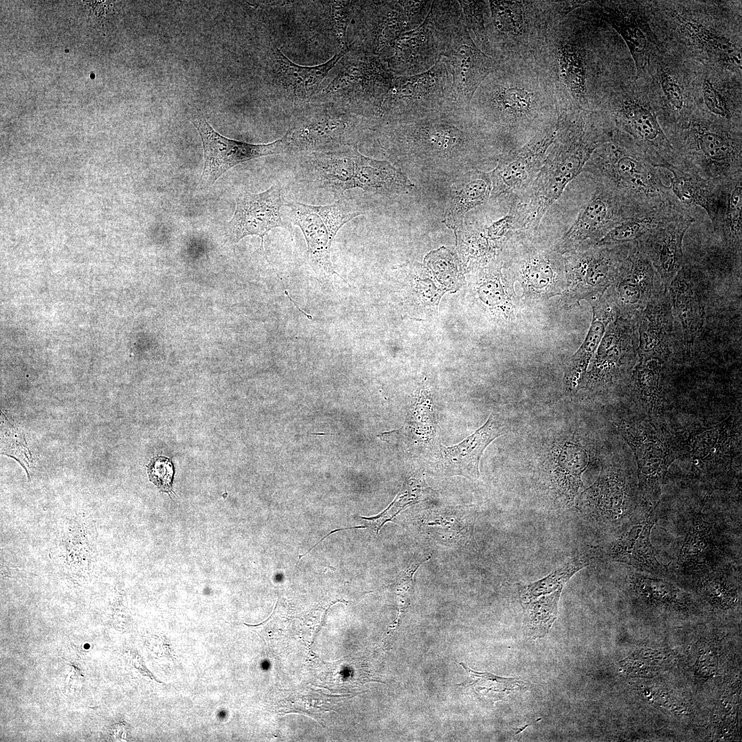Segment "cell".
<instances>
[{
	"mask_svg": "<svg viewBox=\"0 0 742 742\" xmlns=\"http://www.w3.org/2000/svg\"><path fill=\"white\" fill-rule=\"evenodd\" d=\"M589 303L593 312L590 327L583 342L570 360L563 377L564 385L570 391L578 387L608 325L616 317L604 295Z\"/></svg>",
	"mask_w": 742,
	"mask_h": 742,
	"instance_id": "ab89813d",
	"label": "cell"
},
{
	"mask_svg": "<svg viewBox=\"0 0 742 742\" xmlns=\"http://www.w3.org/2000/svg\"><path fill=\"white\" fill-rule=\"evenodd\" d=\"M587 175L589 183L587 196L580 204L576 217L566 230L556 236H552L556 248L563 255L596 245L620 223L637 214L647 212Z\"/></svg>",
	"mask_w": 742,
	"mask_h": 742,
	"instance_id": "9a60e30c",
	"label": "cell"
},
{
	"mask_svg": "<svg viewBox=\"0 0 742 742\" xmlns=\"http://www.w3.org/2000/svg\"><path fill=\"white\" fill-rule=\"evenodd\" d=\"M559 128L558 122L537 134L524 146L501 156L489 174L491 199H518L531 186L542 166Z\"/></svg>",
	"mask_w": 742,
	"mask_h": 742,
	"instance_id": "cb8c5ba5",
	"label": "cell"
},
{
	"mask_svg": "<svg viewBox=\"0 0 742 742\" xmlns=\"http://www.w3.org/2000/svg\"><path fill=\"white\" fill-rule=\"evenodd\" d=\"M376 120L340 105L314 101L298 108L284 135L285 154L301 156L314 152L357 146L362 134Z\"/></svg>",
	"mask_w": 742,
	"mask_h": 742,
	"instance_id": "30bf717a",
	"label": "cell"
},
{
	"mask_svg": "<svg viewBox=\"0 0 742 742\" xmlns=\"http://www.w3.org/2000/svg\"><path fill=\"white\" fill-rule=\"evenodd\" d=\"M283 205L279 184L258 194L239 193L234 215L227 227L230 239L236 243L247 236L255 235L261 238L262 245L265 236L276 227L286 229L293 236L291 224L282 216Z\"/></svg>",
	"mask_w": 742,
	"mask_h": 742,
	"instance_id": "83f0119b",
	"label": "cell"
},
{
	"mask_svg": "<svg viewBox=\"0 0 742 742\" xmlns=\"http://www.w3.org/2000/svg\"><path fill=\"white\" fill-rule=\"evenodd\" d=\"M465 670L467 678L456 684L471 688L480 698L495 702L504 699L508 695L523 690L526 683L518 678L503 677L490 673L477 672L470 668L465 663L458 662Z\"/></svg>",
	"mask_w": 742,
	"mask_h": 742,
	"instance_id": "f6af8a7d",
	"label": "cell"
},
{
	"mask_svg": "<svg viewBox=\"0 0 742 742\" xmlns=\"http://www.w3.org/2000/svg\"><path fill=\"white\" fill-rule=\"evenodd\" d=\"M682 27L689 37L715 54L723 62L741 68V49L728 39L714 34L703 25L696 23L684 22Z\"/></svg>",
	"mask_w": 742,
	"mask_h": 742,
	"instance_id": "bcb514c9",
	"label": "cell"
},
{
	"mask_svg": "<svg viewBox=\"0 0 742 742\" xmlns=\"http://www.w3.org/2000/svg\"><path fill=\"white\" fill-rule=\"evenodd\" d=\"M348 49H340L332 58L315 66L293 63L278 48L273 55L274 82L286 102L302 107L313 100L329 71L339 62Z\"/></svg>",
	"mask_w": 742,
	"mask_h": 742,
	"instance_id": "e575fe53",
	"label": "cell"
},
{
	"mask_svg": "<svg viewBox=\"0 0 742 742\" xmlns=\"http://www.w3.org/2000/svg\"><path fill=\"white\" fill-rule=\"evenodd\" d=\"M611 123L589 111L559 116V128L542 166L528 189L517 199L526 230H537L546 213L583 172L594 151L609 142Z\"/></svg>",
	"mask_w": 742,
	"mask_h": 742,
	"instance_id": "7a4b0ae2",
	"label": "cell"
},
{
	"mask_svg": "<svg viewBox=\"0 0 742 742\" xmlns=\"http://www.w3.org/2000/svg\"><path fill=\"white\" fill-rule=\"evenodd\" d=\"M681 139L677 164L703 178L723 185L742 172L741 137L727 128L697 123Z\"/></svg>",
	"mask_w": 742,
	"mask_h": 742,
	"instance_id": "2e32d148",
	"label": "cell"
},
{
	"mask_svg": "<svg viewBox=\"0 0 742 742\" xmlns=\"http://www.w3.org/2000/svg\"><path fill=\"white\" fill-rule=\"evenodd\" d=\"M662 89L664 93L677 110L679 111L683 107L684 99L681 88L674 79L668 73H663L660 79Z\"/></svg>",
	"mask_w": 742,
	"mask_h": 742,
	"instance_id": "f5cc1de1",
	"label": "cell"
},
{
	"mask_svg": "<svg viewBox=\"0 0 742 742\" xmlns=\"http://www.w3.org/2000/svg\"><path fill=\"white\" fill-rule=\"evenodd\" d=\"M662 284L650 261L633 243L604 296L616 316L636 321Z\"/></svg>",
	"mask_w": 742,
	"mask_h": 742,
	"instance_id": "484cf974",
	"label": "cell"
},
{
	"mask_svg": "<svg viewBox=\"0 0 742 742\" xmlns=\"http://www.w3.org/2000/svg\"><path fill=\"white\" fill-rule=\"evenodd\" d=\"M594 13L609 24L624 39L634 60L638 72L644 65L647 40L644 34L625 10L611 2L597 3Z\"/></svg>",
	"mask_w": 742,
	"mask_h": 742,
	"instance_id": "ee69618b",
	"label": "cell"
},
{
	"mask_svg": "<svg viewBox=\"0 0 742 742\" xmlns=\"http://www.w3.org/2000/svg\"><path fill=\"white\" fill-rule=\"evenodd\" d=\"M636 321L616 316L608 325L578 385L591 394L622 393L637 363Z\"/></svg>",
	"mask_w": 742,
	"mask_h": 742,
	"instance_id": "e0dca14e",
	"label": "cell"
},
{
	"mask_svg": "<svg viewBox=\"0 0 742 742\" xmlns=\"http://www.w3.org/2000/svg\"><path fill=\"white\" fill-rule=\"evenodd\" d=\"M441 60L449 76L455 104L469 107L480 84L501 65L473 42L464 20L453 30Z\"/></svg>",
	"mask_w": 742,
	"mask_h": 742,
	"instance_id": "603a6c76",
	"label": "cell"
},
{
	"mask_svg": "<svg viewBox=\"0 0 742 742\" xmlns=\"http://www.w3.org/2000/svg\"><path fill=\"white\" fill-rule=\"evenodd\" d=\"M1 454L16 459L25 469L28 479L32 468V457L27 447L24 434L9 420L2 424Z\"/></svg>",
	"mask_w": 742,
	"mask_h": 742,
	"instance_id": "681fc988",
	"label": "cell"
},
{
	"mask_svg": "<svg viewBox=\"0 0 742 742\" xmlns=\"http://www.w3.org/2000/svg\"><path fill=\"white\" fill-rule=\"evenodd\" d=\"M291 224L302 230L307 244V258L315 273L328 279L337 273L330 259V247L347 222L362 214L353 210L344 196L326 205L292 201L285 204Z\"/></svg>",
	"mask_w": 742,
	"mask_h": 742,
	"instance_id": "44dd1931",
	"label": "cell"
},
{
	"mask_svg": "<svg viewBox=\"0 0 742 742\" xmlns=\"http://www.w3.org/2000/svg\"><path fill=\"white\" fill-rule=\"evenodd\" d=\"M502 265L526 308L561 297L565 291L564 256L539 228L518 232L506 248Z\"/></svg>",
	"mask_w": 742,
	"mask_h": 742,
	"instance_id": "ba28073f",
	"label": "cell"
},
{
	"mask_svg": "<svg viewBox=\"0 0 742 742\" xmlns=\"http://www.w3.org/2000/svg\"><path fill=\"white\" fill-rule=\"evenodd\" d=\"M741 416L732 414L710 427L685 430L684 452L681 459L689 462L690 478L713 486L732 468L741 456Z\"/></svg>",
	"mask_w": 742,
	"mask_h": 742,
	"instance_id": "d6986e66",
	"label": "cell"
},
{
	"mask_svg": "<svg viewBox=\"0 0 742 742\" xmlns=\"http://www.w3.org/2000/svg\"><path fill=\"white\" fill-rule=\"evenodd\" d=\"M693 213L680 205H665L639 214L624 221L608 232L597 245H614L636 243L653 229Z\"/></svg>",
	"mask_w": 742,
	"mask_h": 742,
	"instance_id": "60d3db41",
	"label": "cell"
},
{
	"mask_svg": "<svg viewBox=\"0 0 742 742\" xmlns=\"http://www.w3.org/2000/svg\"><path fill=\"white\" fill-rule=\"evenodd\" d=\"M716 270L690 259L684 263L668 289L673 315L677 364L699 361L709 348V283Z\"/></svg>",
	"mask_w": 742,
	"mask_h": 742,
	"instance_id": "9c48e42d",
	"label": "cell"
},
{
	"mask_svg": "<svg viewBox=\"0 0 742 742\" xmlns=\"http://www.w3.org/2000/svg\"><path fill=\"white\" fill-rule=\"evenodd\" d=\"M192 123L198 131L204 151V166L198 186L208 189L226 171L243 162L263 156L285 154L284 137L268 144H254L224 137L203 118Z\"/></svg>",
	"mask_w": 742,
	"mask_h": 742,
	"instance_id": "d4e9b609",
	"label": "cell"
},
{
	"mask_svg": "<svg viewBox=\"0 0 742 742\" xmlns=\"http://www.w3.org/2000/svg\"><path fill=\"white\" fill-rule=\"evenodd\" d=\"M638 358H655L676 364L673 315L668 289L655 291L636 321Z\"/></svg>",
	"mask_w": 742,
	"mask_h": 742,
	"instance_id": "4dcf8cb0",
	"label": "cell"
},
{
	"mask_svg": "<svg viewBox=\"0 0 742 742\" xmlns=\"http://www.w3.org/2000/svg\"><path fill=\"white\" fill-rule=\"evenodd\" d=\"M665 170L670 172L669 186L679 203L691 212L693 207H701L715 230L723 207L726 183L710 181L678 164Z\"/></svg>",
	"mask_w": 742,
	"mask_h": 742,
	"instance_id": "8d00e7d4",
	"label": "cell"
},
{
	"mask_svg": "<svg viewBox=\"0 0 742 742\" xmlns=\"http://www.w3.org/2000/svg\"><path fill=\"white\" fill-rule=\"evenodd\" d=\"M674 364L655 358H638L623 391L633 402L632 413L666 418V393Z\"/></svg>",
	"mask_w": 742,
	"mask_h": 742,
	"instance_id": "836d02e7",
	"label": "cell"
},
{
	"mask_svg": "<svg viewBox=\"0 0 742 742\" xmlns=\"http://www.w3.org/2000/svg\"><path fill=\"white\" fill-rule=\"evenodd\" d=\"M588 565L587 561L572 559L537 581L519 585L526 631L531 639L543 638L549 632L557 618L563 587L577 572Z\"/></svg>",
	"mask_w": 742,
	"mask_h": 742,
	"instance_id": "4316f807",
	"label": "cell"
},
{
	"mask_svg": "<svg viewBox=\"0 0 742 742\" xmlns=\"http://www.w3.org/2000/svg\"><path fill=\"white\" fill-rule=\"evenodd\" d=\"M500 265L482 272L477 283L478 298L489 310L509 324H519L524 319L526 307L516 291L514 282Z\"/></svg>",
	"mask_w": 742,
	"mask_h": 742,
	"instance_id": "f35d334b",
	"label": "cell"
},
{
	"mask_svg": "<svg viewBox=\"0 0 742 742\" xmlns=\"http://www.w3.org/2000/svg\"><path fill=\"white\" fill-rule=\"evenodd\" d=\"M433 1H356L352 41L349 49L360 50L386 60L394 42L423 23Z\"/></svg>",
	"mask_w": 742,
	"mask_h": 742,
	"instance_id": "4fadbf2b",
	"label": "cell"
},
{
	"mask_svg": "<svg viewBox=\"0 0 742 742\" xmlns=\"http://www.w3.org/2000/svg\"><path fill=\"white\" fill-rule=\"evenodd\" d=\"M334 80L315 101L334 103L379 120L383 101L396 78L387 63L374 54L349 49Z\"/></svg>",
	"mask_w": 742,
	"mask_h": 742,
	"instance_id": "8fae6325",
	"label": "cell"
},
{
	"mask_svg": "<svg viewBox=\"0 0 742 742\" xmlns=\"http://www.w3.org/2000/svg\"><path fill=\"white\" fill-rule=\"evenodd\" d=\"M464 20L458 1H433L430 11L416 28L401 34L385 60L396 76L425 72L438 63L456 26Z\"/></svg>",
	"mask_w": 742,
	"mask_h": 742,
	"instance_id": "7c38bea8",
	"label": "cell"
},
{
	"mask_svg": "<svg viewBox=\"0 0 742 742\" xmlns=\"http://www.w3.org/2000/svg\"><path fill=\"white\" fill-rule=\"evenodd\" d=\"M656 508H639L625 529L611 543L608 555L615 561L662 576L668 574V571L657 560L650 539L651 529L657 519Z\"/></svg>",
	"mask_w": 742,
	"mask_h": 742,
	"instance_id": "1f68e13d",
	"label": "cell"
},
{
	"mask_svg": "<svg viewBox=\"0 0 742 742\" xmlns=\"http://www.w3.org/2000/svg\"><path fill=\"white\" fill-rule=\"evenodd\" d=\"M632 243L595 245L564 256L566 289L561 304L572 307L603 296L614 282Z\"/></svg>",
	"mask_w": 742,
	"mask_h": 742,
	"instance_id": "ffe728a7",
	"label": "cell"
},
{
	"mask_svg": "<svg viewBox=\"0 0 742 742\" xmlns=\"http://www.w3.org/2000/svg\"><path fill=\"white\" fill-rule=\"evenodd\" d=\"M469 32L473 34L475 45L486 54L487 40L486 25L489 17L488 1H458Z\"/></svg>",
	"mask_w": 742,
	"mask_h": 742,
	"instance_id": "c3c4849f",
	"label": "cell"
},
{
	"mask_svg": "<svg viewBox=\"0 0 742 742\" xmlns=\"http://www.w3.org/2000/svg\"><path fill=\"white\" fill-rule=\"evenodd\" d=\"M455 103L451 83L440 60L429 70L396 76L381 106L379 123L423 117Z\"/></svg>",
	"mask_w": 742,
	"mask_h": 742,
	"instance_id": "ac0fdd59",
	"label": "cell"
},
{
	"mask_svg": "<svg viewBox=\"0 0 742 742\" xmlns=\"http://www.w3.org/2000/svg\"><path fill=\"white\" fill-rule=\"evenodd\" d=\"M492 182L490 175L480 170L466 173L454 192L445 224L456 227L462 223L464 214L484 202L491 196Z\"/></svg>",
	"mask_w": 742,
	"mask_h": 742,
	"instance_id": "7bdbcfd3",
	"label": "cell"
},
{
	"mask_svg": "<svg viewBox=\"0 0 742 742\" xmlns=\"http://www.w3.org/2000/svg\"><path fill=\"white\" fill-rule=\"evenodd\" d=\"M359 155L357 147L350 146L298 156L297 178L339 199L345 191L355 188Z\"/></svg>",
	"mask_w": 742,
	"mask_h": 742,
	"instance_id": "f1b7e54d",
	"label": "cell"
},
{
	"mask_svg": "<svg viewBox=\"0 0 742 742\" xmlns=\"http://www.w3.org/2000/svg\"><path fill=\"white\" fill-rule=\"evenodd\" d=\"M586 1H493L486 54L500 63L531 61L552 26Z\"/></svg>",
	"mask_w": 742,
	"mask_h": 742,
	"instance_id": "5b68a950",
	"label": "cell"
},
{
	"mask_svg": "<svg viewBox=\"0 0 742 742\" xmlns=\"http://www.w3.org/2000/svg\"><path fill=\"white\" fill-rule=\"evenodd\" d=\"M469 109L500 157L559 120L553 94L532 60L501 63L478 87Z\"/></svg>",
	"mask_w": 742,
	"mask_h": 742,
	"instance_id": "6da1fadb",
	"label": "cell"
},
{
	"mask_svg": "<svg viewBox=\"0 0 742 742\" xmlns=\"http://www.w3.org/2000/svg\"><path fill=\"white\" fill-rule=\"evenodd\" d=\"M703 97L710 112L726 119L731 118L732 115L726 101L714 85L706 79L703 83Z\"/></svg>",
	"mask_w": 742,
	"mask_h": 742,
	"instance_id": "816d5d0a",
	"label": "cell"
},
{
	"mask_svg": "<svg viewBox=\"0 0 742 742\" xmlns=\"http://www.w3.org/2000/svg\"><path fill=\"white\" fill-rule=\"evenodd\" d=\"M628 140L620 131L614 130L611 139L594 151L583 172L611 188L643 212L665 205L682 206L666 184L670 172L653 166Z\"/></svg>",
	"mask_w": 742,
	"mask_h": 742,
	"instance_id": "8992f818",
	"label": "cell"
},
{
	"mask_svg": "<svg viewBox=\"0 0 742 742\" xmlns=\"http://www.w3.org/2000/svg\"><path fill=\"white\" fill-rule=\"evenodd\" d=\"M383 140L394 150L430 158L485 152L491 142L469 107L451 103L421 117L382 123Z\"/></svg>",
	"mask_w": 742,
	"mask_h": 742,
	"instance_id": "277c9868",
	"label": "cell"
},
{
	"mask_svg": "<svg viewBox=\"0 0 742 742\" xmlns=\"http://www.w3.org/2000/svg\"><path fill=\"white\" fill-rule=\"evenodd\" d=\"M695 221L693 214L683 215L653 229L636 242L667 289L683 265L684 237Z\"/></svg>",
	"mask_w": 742,
	"mask_h": 742,
	"instance_id": "d6a6232c",
	"label": "cell"
},
{
	"mask_svg": "<svg viewBox=\"0 0 742 742\" xmlns=\"http://www.w3.org/2000/svg\"><path fill=\"white\" fill-rule=\"evenodd\" d=\"M634 589L647 598L668 605L684 606L686 593L674 585L660 578L635 574L632 576Z\"/></svg>",
	"mask_w": 742,
	"mask_h": 742,
	"instance_id": "7dc6e473",
	"label": "cell"
},
{
	"mask_svg": "<svg viewBox=\"0 0 742 742\" xmlns=\"http://www.w3.org/2000/svg\"><path fill=\"white\" fill-rule=\"evenodd\" d=\"M615 425L635 460L639 506L657 508L670 466L684 455L685 430L673 427L666 418L633 413L619 418Z\"/></svg>",
	"mask_w": 742,
	"mask_h": 742,
	"instance_id": "52a82bcc",
	"label": "cell"
},
{
	"mask_svg": "<svg viewBox=\"0 0 742 742\" xmlns=\"http://www.w3.org/2000/svg\"><path fill=\"white\" fill-rule=\"evenodd\" d=\"M506 426L497 414H490L486 423L461 442L441 447L443 464L451 473L477 479L479 464L486 447L506 432Z\"/></svg>",
	"mask_w": 742,
	"mask_h": 742,
	"instance_id": "74e56055",
	"label": "cell"
},
{
	"mask_svg": "<svg viewBox=\"0 0 742 742\" xmlns=\"http://www.w3.org/2000/svg\"><path fill=\"white\" fill-rule=\"evenodd\" d=\"M150 480L161 491L172 494L175 469L170 458L157 456L151 459L147 466Z\"/></svg>",
	"mask_w": 742,
	"mask_h": 742,
	"instance_id": "f907efd6",
	"label": "cell"
},
{
	"mask_svg": "<svg viewBox=\"0 0 742 742\" xmlns=\"http://www.w3.org/2000/svg\"><path fill=\"white\" fill-rule=\"evenodd\" d=\"M632 453H609L595 482L579 497L581 509L605 524L628 522L639 509L636 466Z\"/></svg>",
	"mask_w": 742,
	"mask_h": 742,
	"instance_id": "5bb4252c",
	"label": "cell"
},
{
	"mask_svg": "<svg viewBox=\"0 0 742 742\" xmlns=\"http://www.w3.org/2000/svg\"><path fill=\"white\" fill-rule=\"evenodd\" d=\"M614 122L619 131L631 135L638 146L655 166L666 169L677 164V156L664 133L655 113L631 100H625L614 113Z\"/></svg>",
	"mask_w": 742,
	"mask_h": 742,
	"instance_id": "f546056e",
	"label": "cell"
},
{
	"mask_svg": "<svg viewBox=\"0 0 742 742\" xmlns=\"http://www.w3.org/2000/svg\"><path fill=\"white\" fill-rule=\"evenodd\" d=\"M593 441L582 442L576 436L564 437L543 459L541 479L546 493L557 506H570L582 486V475L596 458Z\"/></svg>",
	"mask_w": 742,
	"mask_h": 742,
	"instance_id": "7402d4cb",
	"label": "cell"
},
{
	"mask_svg": "<svg viewBox=\"0 0 742 742\" xmlns=\"http://www.w3.org/2000/svg\"><path fill=\"white\" fill-rule=\"evenodd\" d=\"M723 556L714 526L701 512L693 518L675 570L678 574L701 578L724 567Z\"/></svg>",
	"mask_w": 742,
	"mask_h": 742,
	"instance_id": "d590c367",
	"label": "cell"
},
{
	"mask_svg": "<svg viewBox=\"0 0 742 742\" xmlns=\"http://www.w3.org/2000/svg\"><path fill=\"white\" fill-rule=\"evenodd\" d=\"M725 243L729 253L741 260L742 252V172L725 185L723 207L714 231Z\"/></svg>",
	"mask_w": 742,
	"mask_h": 742,
	"instance_id": "b9f144b4",
	"label": "cell"
},
{
	"mask_svg": "<svg viewBox=\"0 0 742 742\" xmlns=\"http://www.w3.org/2000/svg\"><path fill=\"white\" fill-rule=\"evenodd\" d=\"M586 25L580 8L563 16L550 29L532 58L553 94L559 115L588 111L590 52Z\"/></svg>",
	"mask_w": 742,
	"mask_h": 742,
	"instance_id": "3957f363",
	"label": "cell"
}]
</instances>
